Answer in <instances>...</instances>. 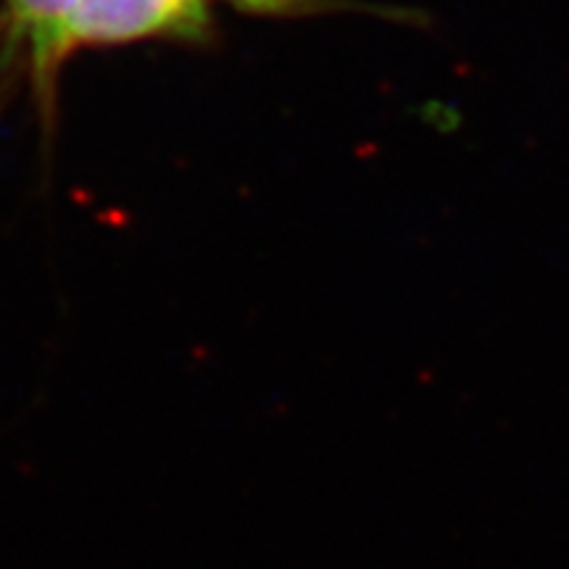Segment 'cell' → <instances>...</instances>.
I'll return each instance as SVG.
<instances>
[{
    "mask_svg": "<svg viewBox=\"0 0 569 569\" xmlns=\"http://www.w3.org/2000/svg\"><path fill=\"white\" fill-rule=\"evenodd\" d=\"M77 6L80 0H6L11 27L42 92L53 90L56 74L74 48Z\"/></svg>",
    "mask_w": 569,
    "mask_h": 569,
    "instance_id": "6da1fadb",
    "label": "cell"
}]
</instances>
